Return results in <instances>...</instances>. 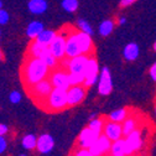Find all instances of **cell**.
<instances>
[{"label": "cell", "mask_w": 156, "mask_h": 156, "mask_svg": "<svg viewBox=\"0 0 156 156\" xmlns=\"http://www.w3.org/2000/svg\"><path fill=\"white\" fill-rule=\"evenodd\" d=\"M48 72H50V67L40 57L27 56L25 58V62H24V66L21 69L23 81H24L26 88L47 78Z\"/></svg>", "instance_id": "obj_1"}, {"label": "cell", "mask_w": 156, "mask_h": 156, "mask_svg": "<svg viewBox=\"0 0 156 156\" xmlns=\"http://www.w3.org/2000/svg\"><path fill=\"white\" fill-rule=\"evenodd\" d=\"M67 107V89L57 87H53L52 92L48 94V97L42 104V108H45L47 112H61Z\"/></svg>", "instance_id": "obj_2"}, {"label": "cell", "mask_w": 156, "mask_h": 156, "mask_svg": "<svg viewBox=\"0 0 156 156\" xmlns=\"http://www.w3.org/2000/svg\"><path fill=\"white\" fill-rule=\"evenodd\" d=\"M27 88H31V90H29V93L31 94L32 98H35L37 101V103L42 107V104L48 97V94L52 92L53 86H52L50 80L45 78V80L37 82L36 84H34L31 87H27Z\"/></svg>", "instance_id": "obj_3"}, {"label": "cell", "mask_w": 156, "mask_h": 156, "mask_svg": "<svg viewBox=\"0 0 156 156\" xmlns=\"http://www.w3.org/2000/svg\"><path fill=\"white\" fill-rule=\"evenodd\" d=\"M63 65L68 72H72V73H82L84 74V71H86V67H87V63H88V60H89V56L88 55H78L76 57H72V58H68V57H65L63 58Z\"/></svg>", "instance_id": "obj_4"}, {"label": "cell", "mask_w": 156, "mask_h": 156, "mask_svg": "<svg viewBox=\"0 0 156 156\" xmlns=\"http://www.w3.org/2000/svg\"><path fill=\"white\" fill-rule=\"evenodd\" d=\"M84 83L83 86L86 88H89L92 86H94L97 83V81L99 80V65H98V61L94 56H89V60H88V63H87V67H86V71H84Z\"/></svg>", "instance_id": "obj_5"}, {"label": "cell", "mask_w": 156, "mask_h": 156, "mask_svg": "<svg viewBox=\"0 0 156 156\" xmlns=\"http://www.w3.org/2000/svg\"><path fill=\"white\" fill-rule=\"evenodd\" d=\"M101 136V133L95 131L93 129H90L89 126L84 128L81 130L80 135L77 138V146L78 147H84V149H89L95 141Z\"/></svg>", "instance_id": "obj_6"}, {"label": "cell", "mask_w": 156, "mask_h": 156, "mask_svg": "<svg viewBox=\"0 0 156 156\" xmlns=\"http://www.w3.org/2000/svg\"><path fill=\"white\" fill-rule=\"evenodd\" d=\"M66 42H67V35L60 32L56 35V37L50 44L48 48L51 50V52L55 55L57 60H63L66 57Z\"/></svg>", "instance_id": "obj_7"}, {"label": "cell", "mask_w": 156, "mask_h": 156, "mask_svg": "<svg viewBox=\"0 0 156 156\" xmlns=\"http://www.w3.org/2000/svg\"><path fill=\"white\" fill-rule=\"evenodd\" d=\"M112 143H113V141L108 138V136H105V135L102 133L99 138L97 139V141L89 147V150H90V152H92L94 156H105L107 154L110 152Z\"/></svg>", "instance_id": "obj_8"}, {"label": "cell", "mask_w": 156, "mask_h": 156, "mask_svg": "<svg viewBox=\"0 0 156 156\" xmlns=\"http://www.w3.org/2000/svg\"><path fill=\"white\" fill-rule=\"evenodd\" d=\"M113 90V80L108 67H103L98 80V92L101 95H109Z\"/></svg>", "instance_id": "obj_9"}, {"label": "cell", "mask_w": 156, "mask_h": 156, "mask_svg": "<svg viewBox=\"0 0 156 156\" xmlns=\"http://www.w3.org/2000/svg\"><path fill=\"white\" fill-rule=\"evenodd\" d=\"M86 98V87L83 84L81 86H71L67 89V99H68V107H74L84 101Z\"/></svg>", "instance_id": "obj_10"}, {"label": "cell", "mask_w": 156, "mask_h": 156, "mask_svg": "<svg viewBox=\"0 0 156 156\" xmlns=\"http://www.w3.org/2000/svg\"><path fill=\"white\" fill-rule=\"evenodd\" d=\"M50 81L53 87L57 88H65L68 89L71 87L69 83V76L67 69H53V72L50 76Z\"/></svg>", "instance_id": "obj_11"}, {"label": "cell", "mask_w": 156, "mask_h": 156, "mask_svg": "<svg viewBox=\"0 0 156 156\" xmlns=\"http://www.w3.org/2000/svg\"><path fill=\"white\" fill-rule=\"evenodd\" d=\"M103 134L105 136H108L112 141L118 140V139H120V138L124 136L123 124L108 119V122H105V125H104V129H103Z\"/></svg>", "instance_id": "obj_12"}, {"label": "cell", "mask_w": 156, "mask_h": 156, "mask_svg": "<svg viewBox=\"0 0 156 156\" xmlns=\"http://www.w3.org/2000/svg\"><path fill=\"white\" fill-rule=\"evenodd\" d=\"M129 150H130V156L135 155L136 152H139L143 147V134L141 130H139L136 128L135 130H133L129 135L125 136Z\"/></svg>", "instance_id": "obj_13"}, {"label": "cell", "mask_w": 156, "mask_h": 156, "mask_svg": "<svg viewBox=\"0 0 156 156\" xmlns=\"http://www.w3.org/2000/svg\"><path fill=\"white\" fill-rule=\"evenodd\" d=\"M78 55H82L80 44L77 40V30L71 29L69 34L67 35V42H66V57L72 58Z\"/></svg>", "instance_id": "obj_14"}, {"label": "cell", "mask_w": 156, "mask_h": 156, "mask_svg": "<svg viewBox=\"0 0 156 156\" xmlns=\"http://www.w3.org/2000/svg\"><path fill=\"white\" fill-rule=\"evenodd\" d=\"M92 35L83 32L81 30H77V40L80 44L81 51L83 55H88L90 56V53L93 52V40H92Z\"/></svg>", "instance_id": "obj_15"}, {"label": "cell", "mask_w": 156, "mask_h": 156, "mask_svg": "<svg viewBox=\"0 0 156 156\" xmlns=\"http://www.w3.org/2000/svg\"><path fill=\"white\" fill-rule=\"evenodd\" d=\"M55 146V140L50 134H42L37 138V146L36 150L40 154H48L52 151Z\"/></svg>", "instance_id": "obj_16"}, {"label": "cell", "mask_w": 156, "mask_h": 156, "mask_svg": "<svg viewBox=\"0 0 156 156\" xmlns=\"http://www.w3.org/2000/svg\"><path fill=\"white\" fill-rule=\"evenodd\" d=\"M110 155H125L130 156V150L126 143L125 138H120L112 143V149H110Z\"/></svg>", "instance_id": "obj_17"}, {"label": "cell", "mask_w": 156, "mask_h": 156, "mask_svg": "<svg viewBox=\"0 0 156 156\" xmlns=\"http://www.w3.org/2000/svg\"><path fill=\"white\" fill-rule=\"evenodd\" d=\"M27 8H29V11L31 14L41 15L47 10L48 4H47L46 0H30L27 3Z\"/></svg>", "instance_id": "obj_18"}, {"label": "cell", "mask_w": 156, "mask_h": 156, "mask_svg": "<svg viewBox=\"0 0 156 156\" xmlns=\"http://www.w3.org/2000/svg\"><path fill=\"white\" fill-rule=\"evenodd\" d=\"M44 30H45V27H44V24L41 21H31L26 29V35L29 38H31V40H35Z\"/></svg>", "instance_id": "obj_19"}, {"label": "cell", "mask_w": 156, "mask_h": 156, "mask_svg": "<svg viewBox=\"0 0 156 156\" xmlns=\"http://www.w3.org/2000/svg\"><path fill=\"white\" fill-rule=\"evenodd\" d=\"M139 53H140V48H139L138 45L134 44V42L128 44L125 46V48H124V52H123L124 58L126 61H135L136 58L139 57Z\"/></svg>", "instance_id": "obj_20"}, {"label": "cell", "mask_w": 156, "mask_h": 156, "mask_svg": "<svg viewBox=\"0 0 156 156\" xmlns=\"http://www.w3.org/2000/svg\"><path fill=\"white\" fill-rule=\"evenodd\" d=\"M40 58L41 60L50 67V69H55L56 68V66H57V58L55 57V55L51 52V50L47 47V48H45L44 51H42V53L40 55Z\"/></svg>", "instance_id": "obj_21"}, {"label": "cell", "mask_w": 156, "mask_h": 156, "mask_svg": "<svg viewBox=\"0 0 156 156\" xmlns=\"http://www.w3.org/2000/svg\"><path fill=\"white\" fill-rule=\"evenodd\" d=\"M56 35H57V32H55L53 30H46L45 29L40 35L35 38V40L38 41V42H41V44H44V45H46V46H50L52 40L56 37Z\"/></svg>", "instance_id": "obj_22"}, {"label": "cell", "mask_w": 156, "mask_h": 156, "mask_svg": "<svg viewBox=\"0 0 156 156\" xmlns=\"http://www.w3.org/2000/svg\"><path fill=\"white\" fill-rule=\"evenodd\" d=\"M48 46L38 42L36 40H32L31 45L29 46V51H27V56H32V57H40V55L42 53V51L45 48H47Z\"/></svg>", "instance_id": "obj_23"}, {"label": "cell", "mask_w": 156, "mask_h": 156, "mask_svg": "<svg viewBox=\"0 0 156 156\" xmlns=\"http://www.w3.org/2000/svg\"><path fill=\"white\" fill-rule=\"evenodd\" d=\"M21 144H23V147L26 149V150H35L36 146H37V138H36V135H34V134L25 135L23 138V140H21Z\"/></svg>", "instance_id": "obj_24"}, {"label": "cell", "mask_w": 156, "mask_h": 156, "mask_svg": "<svg viewBox=\"0 0 156 156\" xmlns=\"http://www.w3.org/2000/svg\"><path fill=\"white\" fill-rule=\"evenodd\" d=\"M114 26H115V24H114V21H113V20H104L103 23H101L98 31H99L101 36L107 37V36H109V35L113 32Z\"/></svg>", "instance_id": "obj_25"}, {"label": "cell", "mask_w": 156, "mask_h": 156, "mask_svg": "<svg viewBox=\"0 0 156 156\" xmlns=\"http://www.w3.org/2000/svg\"><path fill=\"white\" fill-rule=\"evenodd\" d=\"M128 118V110L126 109H118L114 110L108 115V119L113 120V122H118V123H123L125 119Z\"/></svg>", "instance_id": "obj_26"}, {"label": "cell", "mask_w": 156, "mask_h": 156, "mask_svg": "<svg viewBox=\"0 0 156 156\" xmlns=\"http://www.w3.org/2000/svg\"><path fill=\"white\" fill-rule=\"evenodd\" d=\"M105 122L107 119L104 118H94V119H90L89 120V124L88 126L95 131H98V133H103V129H104V125H105Z\"/></svg>", "instance_id": "obj_27"}, {"label": "cell", "mask_w": 156, "mask_h": 156, "mask_svg": "<svg viewBox=\"0 0 156 156\" xmlns=\"http://www.w3.org/2000/svg\"><path fill=\"white\" fill-rule=\"evenodd\" d=\"M123 131H124V136H126V135H129L133 130H135L136 129V126H138V123H136V120L134 119V118H126L123 123Z\"/></svg>", "instance_id": "obj_28"}, {"label": "cell", "mask_w": 156, "mask_h": 156, "mask_svg": "<svg viewBox=\"0 0 156 156\" xmlns=\"http://www.w3.org/2000/svg\"><path fill=\"white\" fill-rule=\"evenodd\" d=\"M68 76H69V83L71 86H81L84 83V74L82 73H72V72H68Z\"/></svg>", "instance_id": "obj_29"}, {"label": "cell", "mask_w": 156, "mask_h": 156, "mask_svg": "<svg viewBox=\"0 0 156 156\" xmlns=\"http://www.w3.org/2000/svg\"><path fill=\"white\" fill-rule=\"evenodd\" d=\"M61 5H62V8H63L65 11H67V12H74L78 9V5H80V3H78V0H62Z\"/></svg>", "instance_id": "obj_30"}, {"label": "cell", "mask_w": 156, "mask_h": 156, "mask_svg": "<svg viewBox=\"0 0 156 156\" xmlns=\"http://www.w3.org/2000/svg\"><path fill=\"white\" fill-rule=\"evenodd\" d=\"M77 26H78V30H81V31H83V32H87V34H89V35H93V34H94V31H93L90 24H89L88 21L83 20V19H80V20L77 21Z\"/></svg>", "instance_id": "obj_31"}, {"label": "cell", "mask_w": 156, "mask_h": 156, "mask_svg": "<svg viewBox=\"0 0 156 156\" xmlns=\"http://www.w3.org/2000/svg\"><path fill=\"white\" fill-rule=\"evenodd\" d=\"M72 156H94L89 149H84V147H76L74 151L72 152Z\"/></svg>", "instance_id": "obj_32"}, {"label": "cell", "mask_w": 156, "mask_h": 156, "mask_svg": "<svg viewBox=\"0 0 156 156\" xmlns=\"http://www.w3.org/2000/svg\"><path fill=\"white\" fill-rule=\"evenodd\" d=\"M9 101L12 103V104H19L21 102V93L17 92V90H12L10 94H9Z\"/></svg>", "instance_id": "obj_33"}, {"label": "cell", "mask_w": 156, "mask_h": 156, "mask_svg": "<svg viewBox=\"0 0 156 156\" xmlns=\"http://www.w3.org/2000/svg\"><path fill=\"white\" fill-rule=\"evenodd\" d=\"M9 12L4 9H0V26H3V25H6L9 23Z\"/></svg>", "instance_id": "obj_34"}, {"label": "cell", "mask_w": 156, "mask_h": 156, "mask_svg": "<svg viewBox=\"0 0 156 156\" xmlns=\"http://www.w3.org/2000/svg\"><path fill=\"white\" fill-rule=\"evenodd\" d=\"M6 147H8V141H6V139L4 138V136L0 135V155H2V154L6 150Z\"/></svg>", "instance_id": "obj_35"}, {"label": "cell", "mask_w": 156, "mask_h": 156, "mask_svg": "<svg viewBox=\"0 0 156 156\" xmlns=\"http://www.w3.org/2000/svg\"><path fill=\"white\" fill-rule=\"evenodd\" d=\"M136 0H120V6L122 8H126V6H130L133 5Z\"/></svg>", "instance_id": "obj_36"}, {"label": "cell", "mask_w": 156, "mask_h": 156, "mask_svg": "<svg viewBox=\"0 0 156 156\" xmlns=\"http://www.w3.org/2000/svg\"><path fill=\"white\" fill-rule=\"evenodd\" d=\"M149 73H150V77L152 78V80L156 82V62L152 65V67L150 68V71H149Z\"/></svg>", "instance_id": "obj_37"}, {"label": "cell", "mask_w": 156, "mask_h": 156, "mask_svg": "<svg viewBox=\"0 0 156 156\" xmlns=\"http://www.w3.org/2000/svg\"><path fill=\"white\" fill-rule=\"evenodd\" d=\"M8 131H9L8 125H5V124H0V135H2V136H5V135L8 134Z\"/></svg>", "instance_id": "obj_38"}, {"label": "cell", "mask_w": 156, "mask_h": 156, "mask_svg": "<svg viewBox=\"0 0 156 156\" xmlns=\"http://www.w3.org/2000/svg\"><path fill=\"white\" fill-rule=\"evenodd\" d=\"M125 23H126V17L125 16H120L118 19V24L119 25H125Z\"/></svg>", "instance_id": "obj_39"}, {"label": "cell", "mask_w": 156, "mask_h": 156, "mask_svg": "<svg viewBox=\"0 0 156 156\" xmlns=\"http://www.w3.org/2000/svg\"><path fill=\"white\" fill-rule=\"evenodd\" d=\"M94 118H97V114H95V113H92L90 116H89V120H90V119H94Z\"/></svg>", "instance_id": "obj_40"}, {"label": "cell", "mask_w": 156, "mask_h": 156, "mask_svg": "<svg viewBox=\"0 0 156 156\" xmlns=\"http://www.w3.org/2000/svg\"><path fill=\"white\" fill-rule=\"evenodd\" d=\"M0 61H3V51L0 48Z\"/></svg>", "instance_id": "obj_41"}, {"label": "cell", "mask_w": 156, "mask_h": 156, "mask_svg": "<svg viewBox=\"0 0 156 156\" xmlns=\"http://www.w3.org/2000/svg\"><path fill=\"white\" fill-rule=\"evenodd\" d=\"M0 9H3V2L0 0Z\"/></svg>", "instance_id": "obj_42"}, {"label": "cell", "mask_w": 156, "mask_h": 156, "mask_svg": "<svg viewBox=\"0 0 156 156\" xmlns=\"http://www.w3.org/2000/svg\"><path fill=\"white\" fill-rule=\"evenodd\" d=\"M154 50L156 51V41H155V44H154Z\"/></svg>", "instance_id": "obj_43"}, {"label": "cell", "mask_w": 156, "mask_h": 156, "mask_svg": "<svg viewBox=\"0 0 156 156\" xmlns=\"http://www.w3.org/2000/svg\"><path fill=\"white\" fill-rule=\"evenodd\" d=\"M110 156H125V155H110Z\"/></svg>", "instance_id": "obj_44"}, {"label": "cell", "mask_w": 156, "mask_h": 156, "mask_svg": "<svg viewBox=\"0 0 156 156\" xmlns=\"http://www.w3.org/2000/svg\"><path fill=\"white\" fill-rule=\"evenodd\" d=\"M20 156H26V155H20Z\"/></svg>", "instance_id": "obj_45"}, {"label": "cell", "mask_w": 156, "mask_h": 156, "mask_svg": "<svg viewBox=\"0 0 156 156\" xmlns=\"http://www.w3.org/2000/svg\"><path fill=\"white\" fill-rule=\"evenodd\" d=\"M0 36H2V31H0Z\"/></svg>", "instance_id": "obj_46"}, {"label": "cell", "mask_w": 156, "mask_h": 156, "mask_svg": "<svg viewBox=\"0 0 156 156\" xmlns=\"http://www.w3.org/2000/svg\"><path fill=\"white\" fill-rule=\"evenodd\" d=\"M155 113H156V108H155Z\"/></svg>", "instance_id": "obj_47"}]
</instances>
